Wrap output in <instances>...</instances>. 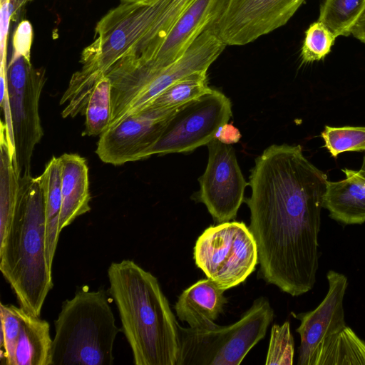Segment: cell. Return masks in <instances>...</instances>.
<instances>
[{
  "label": "cell",
  "mask_w": 365,
  "mask_h": 365,
  "mask_svg": "<svg viewBox=\"0 0 365 365\" xmlns=\"http://www.w3.org/2000/svg\"><path fill=\"white\" fill-rule=\"evenodd\" d=\"M327 278L329 289L322 302L314 310L296 316L300 321L296 329L300 336L298 365H313L318 347L346 326L343 302L348 279L334 270L327 272Z\"/></svg>",
  "instance_id": "cell-13"
},
{
  "label": "cell",
  "mask_w": 365,
  "mask_h": 365,
  "mask_svg": "<svg viewBox=\"0 0 365 365\" xmlns=\"http://www.w3.org/2000/svg\"><path fill=\"white\" fill-rule=\"evenodd\" d=\"M84 115V135L100 136L108 128L111 118V83L107 76H103L94 87Z\"/></svg>",
  "instance_id": "cell-23"
},
{
  "label": "cell",
  "mask_w": 365,
  "mask_h": 365,
  "mask_svg": "<svg viewBox=\"0 0 365 365\" xmlns=\"http://www.w3.org/2000/svg\"><path fill=\"white\" fill-rule=\"evenodd\" d=\"M61 208L58 232L70 225L78 217L91 210L88 168L86 160L78 154L65 153L58 157Z\"/></svg>",
  "instance_id": "cell-16"
},
{
  "label": "cell",
  "mask_w": 365,
  "mask_h": 365,
  "mask_svg": "<svg viewBox=\"0 0 365 365\" xmlns=\"http://www.w3.org/2000/svg\"><path fill=\"white\" fill-rule=\"evenodd\" d=\"M43 68H34L22 55L12 54L7 66L8 96L14 141V166L21 177L31 175L35 146L43 135L39 101L46 82Z\"/></svg>",
  "instance_id": "cell-8"
},
{
  "label": "cell",
  "mask_w": 365,
  "mask_h": 365,
  "mask_svg": "<svg viewBox=\"0 0 365 365\" xmlns=\"http://www.w3.org/2000/svg\"><path fill=\"white\" fill-rule=\"evenodd\" d=\"M361 170L365 173V156L364 157V159H363V163H362Z\"/></svg>",
  "instance_id": "cell-32"
},
{
  "label": "cell",
  "mask_w": 365,
  "mask_h": 365,
  "mask_svg": "<svg viewBox=\"0 0 365 365\" xmlns=\"http://www.w3.org/2000/svg\"><path fill=\"white\" fill-rule=\"evenodd\" d=\"M327 175L300 145H272L255 159L247 204L260 274L293 297L310 291L319 267L318 237Z\"/></svg>",
  "instance_id": "cell-1"
},
{
  "label": "cell",
  "mask_w": 365,
  "mask_h": 365,
  "mask_svg": "<svg viewBox=\"0 0 365 365\" xmlns=\"http://www.w3.org/2000/svg\"><path fill=\"white\" fill-rule=\"evenodd\" d=\"M365 7V0H324L318 21L333 34L347 36Z\"/></svg>",
  "instance_id": "cell-22"
},
{
  "label": "cell",
  "mask_w": 365,
  "mask_h": 365,
  "mask_svg": "<svg viewBox=\"0 0 365 365\" xmlns=\"http://www.w3.org/2000/svg\"><path fill=\"white\" fill-rule=\"evenodd\" d=\"M29 1L31 0H1V4L9 3L11 20H16L23 6Z\"/></svg>",
  "instance_id": "cell-31"
},
{
  "label": "cell",
  "mask_w": 365,
  "mask_h": 365,
  "mask_svg": "<svg viewBox=\"0 0 365 365\" xmlns=\"http://www.w3.org/2000/svg\"><path fill=\"white\" fill-rule=\"evenodd\" d=\"M51 365H113L120 331L103 288L78 289L62 303L54 321Z\"/></svg>",
  "instance_id": "cell-5"
},
{
  "label": "cell",
  "mask_w": 365,
  "mask_h": 365,
  "mask_svg": "<svg viewBox=\"0 0 365 365\" xmlns=\"http://www.w3.org/2000/svg\"><path fill=\"white\" fill-rule=\"evenodd\" d=\"M176 109L145 108L100 135L96 150L105 163L120 165L150 155L164 128Z\"/></svg>",
  "instance_id": "cell-12"
},
{
  "label": "cell",
  "mask_w": 365,
  "mask_h": 365,
  "mask_svg": "<svg viewBox=\"0 0 365 365\" xmlns=\"http://www.w3.org/2000/svg\"><path fill=\"white\" fill-rule=\"evenodd\" d=\"M274 318L264 297L231 324L194 329L179 325L177 365H239L252 348L262 339Z\"/></svg>",
  "instance_id": "cell-6"
},
{
  "label": "cell",
  "mask_w": 365,
  "mask_h": 365,
  "mask_svg": "<svg viewBox=\"0 0 365 365\" xmlns=\"http://www.w3.org/2000/svg\"><path fill=\"white\" fill-rule=\"evenodd\" d=\"M304 1L228 0L209 27L227 46H243L284 26Z\"/></svg>",
  "instance_id": "cell-10"
},
{
  "label": "cell",
  "mask_w": 365,
  "mask_h": 365,
  "mask_svg": "<svg viewBox=\"0 0 365 365\" xmlns=\"http://www.w3.org/2000/svg\"><path fill=\"white\" fill-rule=\"evenodd\" d=\"M346 178L332 182L327 180L323 207L329 217L344 225L365 222V173L360 169L342 170Z\"/></svg>",
  "instance_id": "cell-17"
},
{
  "label": "cell",
  "mask_w": 365,
  "mask_h": 365,
  "mask_svg": "<svg viewBox=\"0 0 365 365\" xmlns=\"http://www.w3.org/2000/svg\"><path fill=\"white\" fill-rule=\"evenodd\" d=\"M224 292L210 279H200L179 296L175 305L178 317L191 328L212 327L227 303Z\"/></svg>",
  "instance_id": "cell-18"
},
{
  "label": "cell",
  "mask_w": 365,
  "mask_h": 365,
  "mask_svg": "<svg viewBox=\"0 0 365 365\" xmlns=\"http://www.w3.org/2000/svg\"><path fill=\"white\" fill-rule=\"evenodd\" d=\"M321 136L334 158L344 152L365 151V127L326 125Z\"/></svg>",
  "instance_id": "cell-24"
},
{
  "label": "cell",
  "mask_w": 365,
  "mask_h": 365,
  "mask_svg": "<svg viewBox=\"0 0 365 365\" xmlns=\"http://www.w3.org/2000/svg\"><path fill=\"white\" fill-rule=\"evenodd\" d=\"M0 270L19 307L40 317L53 288L46 251V225L38 177H21L19 206L5 238L0 242Z\"/></svg>",
  "instance_id": "cell-4"
},
{
  "label": "cell",
  "mask_w": 365,
  "mask_h": 365,
  "mask_svg": "<svg viewBox=\"0 0 365 365\" xmlns=\"http://www.w3.org/2000/svg\"><path fill=\"white\" fill-rule=\"evenodd\" d=\"M108 292L135 365H177L179 325L157 278L130 259L112 262Z\"/></svg>",
  "instance_id": "cell-3"
},
{
  "label": "cell",
  "mask_w": 365,
  "mask_h": 365,
  "mask_svg": "<svg viewBox=\"0 0 365 365\" xmlns=\"http://www.w3.org/2000/svg\"><path fill=\"white\" fill-rule=\"evenodd\" d=\"M52 339L47 321L21 309L20 325L3 347L7 365H51Z\"/></svg>",
  "instance_id": "cell-15"
},
{
  "label": "cell",
  "mask_w": 365,
  "mask_h": 365,
  "mask_svg": "<svg viewBox=\"0 0 365 365\" xmlns=\"http://www.w3.org/2000/svg\"><path fill=\"white\" fill-rule=\"evenodd\" d=\"M232 116L230 100L219 91L210 89L180 106L168 119L150 155L185 153L207 145Z\"/></svg>",
  "instance_id": "cell-9"
},
{
  "label": "cell",
  "mask_w": 365,
  "mask_h": 365,
  "mask_svg": "<svg viewBox=\"0 0 365 365\" xmlns=\"http://www.w3.org/2000/svg\"><path fill=\"white\" fill-rule=\"evenodd\" d=\"M336 37L322 23L312 24L305 32L301 56L304 63L323 59L331 51Z\"/></svg>",
  "instance_id": "cell-25"
},
{
  "label": "cell",
  "mask_w": 365,
  "mask_h": 365,
  "mask_svg": "<svg viewBox=\"0 0 365 365\" xmlns=\"http://www.w3.org/2000/svg\"><path fill=\"white\" fill-rule=\"evenodd\" d=\"M38 179L45 210L47 257L52 267L60 235L58 220L61 208V192L58 158L53 156L50 160Z\"/></svg>",
  "instance_id": "cell-19"
},
{
  "label": "cell",
  "mask_w": 365,
  "mask_h": 365,
  "mask_svg": "<svg viewBox=\"0 0 365 365\" xmlns=\"http://www.w3.org/2000/svg\"><path fill=\"white\" fill-rule=\"evenodd\" d=\"M365 364V341L348 326L317 349L313 365Z\"/></svg>",
  "instance_id": "cell-20"
},
{
  "label": "cell",
  "mask_w": 365,
  "mask_h": 365,
  "mask_svg": "<svg viewBox=\"0 0 365 365\" xmlns=\"http://www.w3.org/2000/svg\"><path fill=\"white\" fill-rule=\"evenodd\" d=\"M11 14L9 3L1 4V62H6V40Z\"/></svg>",
  "instance_id": "cell-28"
},
{
  "label": "cell",
  "mask_w": 365,
  "mask_h": 365,
  "mask_svg": "<svg viewBox=\"0 0 365 365\" xmlns=\"http://www.w3.org/2000/svg\"><path fill=\"white\" fill-rule=\"evenodd\" d=\"M197 267L220 289L236 287L258 263L255 239L242 222H225L207 227L194 247Z\"/></svg>",
  "instance_id": "cell-7"
},
{
  "label": "cell",
  "mask_w": 365,
  "mask_h": 365,
  "mask_svg": "<svg viewBox=\"0 0 365 365\" xmlns=\"http://www.w3.org/2000/svg\"><path fill=\"white\" fill-rule=\"evenodd\" d=\"M294 354V343L289 322L287 321L282 325L274 324L271 329L265 364L292 365Z\"/></svg>",
  "instance_id": "cell-26"
},
{
  "label": "cell",
  "mask_w": 365,
  "mask_h": 365,
  "mask_svg": "<svg viewBox=\"0 0 365 365\" xmlns=\"http://www.w3.org/2000/svg\"><path fill=\"white\" fill-rule=\"evenodd\" d=\"M227 1L194 0L176 21L151 60L145 62L132 60L148 73L157 76L180 58L194 41L217 19Z\"/></svg>",
  "instance_id": "cell-14"
},
{
  "label": "cell",
  "mask_w": 365,
  "mask_h": 365,
  "mask_svg": "<svg viewBox=\"0 0 365 365\" xmlns=\"http://www.w3.org/2000/svg\"><path fill=\"white\" fill-rule=\"evenodd\" d=\"M33 39V29L29 21L19 23L13 36L12 54L22 55L30 58V50Z\"/></svg>",
  "instance_id": "cell-27"
},
{
  "label": "cell",
  "mask_w": 365,
  "mask_h": 365,
  "mask_svg": "<svg viewBox=\"0 0 365 365\" xmlns=\"http://www.w3.org/2000/svg\"><path fill=\"white\" fill-rule=\"evenodd\" d=\"M241 138L239 130L232 124L228 123L223 125L219 130L216 138L221 143L230 145L237 143Z\"/></svg>",
  "instance_id": "cell-29"
},
{
  "label": "cell",
  "mask_w": 365,
  "mask_h": 365,
  "mask_svg": "<svg viewBox=\"0 0 365 365\" xmlns=\"http://www.w3.org/2000/svg\"><path fill=\"white\" fill-rule=\"evenodd\" d=\"M351 34L365 43V7L353 26Z\"/></svg>",
  "instance_id": "cell-30"
},
{
  "label": "cell",
  "mask_w": 365,
  "mask_h": 365,
  "mask_svg": "<svg viewBox=\"0 0 365 365\" xmlns=\"http://www.w3.org/2000/svg\"><path fill=\"white\" fill-rule=\"evenodd\" d=\"M210 89L207 85V71L194 72L170 85L145 108L177 109L200 97Z\"/></svg>",
  "instance_id": "cell-21"
},
{
  "label": "cell",
  "mask_w": 365,
  "mask_h": 365,
  "mask_svg": "<svg viewBox=\"0 0 365 365\" xmlns=\"http://www.w3.org/2000/svg\"><path fill=\"white\" fill-rule=\"evenodd\" d=\"M208 161L199 178L198 198L217 224L235 218L244 200L245 180L235 149L214 138L207 145Z\"/></svg>",
  "instance_id": "cell-11"
},
{
  "label": "cell",
  "mask_w": 365,
  "mask_h": 365,
  "mask_svg": "<svg viewBox=\"0 0 365 365\" xmlns=\"http://www.w3.org/2000/svg\"><path fill=\"white\" fill-rule=\"evenodd\" d=\"M122 2H135V1H141V0H121Z\"/></svg>",
  "instance_id": "cell-33"
},
{
  "label": "cell",
  "mask_w": 365,
  "mask_h": 365,
  "mask_svg": "<svg viewBox=\"0 0 365 365\" xmlns=\"http://www.w3.org/2000/svg\"><path fill=\"white\" fill-rule=\"evenodd\" d=\"M194 0H141L122 2L98 22L93 42L81 58L82 68L71 78L91 91L119 59L151 60L176 21Z\"/></svg>",
  "instance_id": "cell-2"
}]
</instances>
